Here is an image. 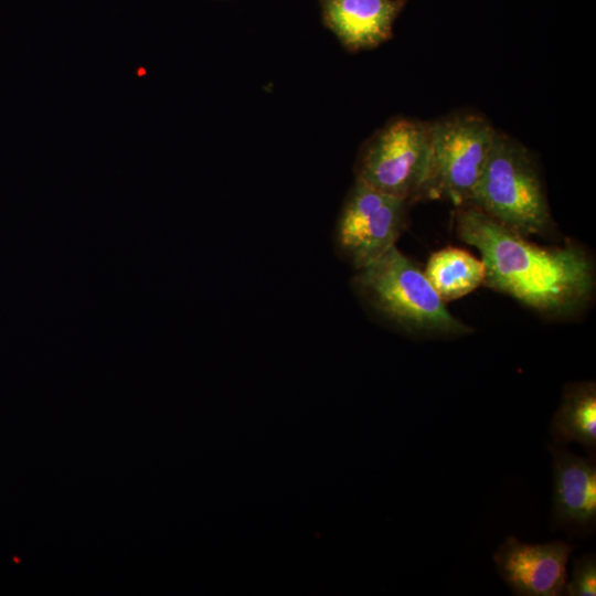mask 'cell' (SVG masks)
Here are the masks:
<instances>
[{
    "mask_svg": "<svg viewBox=\"0 0 596 596\" xmlns=\"http://www.w3.org/2000/svg\"><path fill=\"white\" fill-rule=\"evenodd\" d=\"M553 458L552 531L588 536L596 526L595 455L582 457L565 446H547Z\"/></svg>",
    "mask_w": 596,
    "mask_h": 596,
    "instance_id": "ba28073f",
    "label": "cell"
},
{
    "mask_svg": "<svg viewBox=\"0 0 596 596\" xmlns=\"http://www.w3.org/2000/svg\"><path fill=\"white\" fill-rule=\"evenodd\" d=\"M424 273L444 301L458 299L485 281L482 260L461 248L433 253Z\"/></svg>",
    "mask_w": 596,
    "mask_h": 596,
    "instance_id": "8fae6325",
    "label": "cell"
},
{
    "mask_svg": "<svg viewBox=\"0 0 596 596\" xmlns=\"http://www.w3.org/2000/svg\"><path fill=\"white\" fill-rule=\"evenodd\" d=\"M456 230L479 251L483 284L493 290L553 316L573 313L592 298L594 265L579 246H539L469 204L459 209Z\"/></svg>",
    "mask_w": 596,
    "mask_h": 596,
    "instance_id": "6da1fadb",
    "label": "cell"
},
{
    "mask_svg": "<svg viewBox=\"0 0 596 596\" xmlns=\"http://www.w3.org/2000/svg\"><path fill=\"white\" fill-rule=\"evenodd\" d=\"M323 20L352 50L373 47L387 40L403 0H320Z\"/></svg>",
    "mask_w": 596,
    "mask_h": 596,
    "instance_id": "9c48e42d",
    "label": "cell"
},
{
    "mask_svg": "<svg viewBox=\"0 0 596 596\" xmlns=\"http://www.w3.org/2000/svg\"><path fill=\"white\" fill-rule=\"evenodd\" d=\"M564 594L568 596L596 595V556L584 554L574 560L572 579L566 582Z\"/></svg>",
    "mask_w": 596,
    "mask_h": 596,
    "instance_id": "7c38bea8",
    "label": "cell"
},
{
    "mask_svg": "<svg viewBox=\"0 0 596 596\" xmlns=\"http://www.w3.org/2000/svg\"><path fill=\"white\" fill-rule=\"evenodd\" d=\"M407 201L356 180L338 219V253L354 269L362 268L395 245L406 222Z\"/></svg>",
    "mask_w": 596,
    "mask_h": 596,
    "instance_id": "8992f818",
    "label": "cell"
},
{
    "mask_svg": "<svg viewBox=\"0 0 596 596\" xmlns=\"http://www.w3.org/2000/svg\"><path fill=\"white\" fill-rule=\"evenodd\" d=\"M550 434L553 445L578 443L590 454L596 449V385L594 382L567 384Z\"/></svg>",
    "mask_w": 596,
    "mask_h": 596,
    "instance_id": "30bf717a",
    "label": "cell"
},
{
    "mask_svg": "<svg viewBox=\"0 0 596 596\" xmlns=\"http://www.w3.org/2000/svg\"><path fill=\"white\" fill-rule=\"evenodd\" d=\"M496 130L477 115H458L430 125L432 162L425 193L467 204L488 161Z\"/></svg>",
    "mask_w": 596,
    "mask_h": 596,
    "instance_id": "5b68a950",
    "label": "cell"
},
{
    "mask_svg": "<svg viewBox=\"0 0 596 596\" xmlns=\"http://www.w3.org/2000/svg\"><path fill=\"white\" fill-rule=\"evenodd\" d=\"M573 550L564 541L533 544L508 536L493 554V561L515 595L558 596L564 594L566 565Z\"/></svg>",
    "mask_w": 596,
    "mask_h": 596,
    "instance_id": "52a82bcc",
    "label": "cell"
},
{
    "mask_svg": "<svg viewBox=\"0 0 596 596\" xmlns=\"http://www.w3.org/2000/svg\"><path fill=\"white\" fill-rule=\"evenodd\" d=\"M430 162V125L398 119L383 128L364 149L356 180L409 201L425 193Z\"/></svg>",
    "mask_w": 596,
    "mask_h": 596,
    "instance_id": "277c9868",
    "label": "cell"
},
{
    "mask_svg": "<svg viewBox=\"0 0 596 596\" xmlns=\"http://www.w3.org/2000/svg\"><path fill=\"white\" fill-rule=\"evenodd\" d=\"M467 204L525 237L551 227L549 204L530 156L498 132Z\"/></svg>",
    "mask_w": 596,
    "mask_h": 596,
    "instance_id": "3957f363",
    "label": "cell"
},
{
    "mask_svg": "<svg viewBox=\"0 0 596 596\" xmlns=\"http://www.w3.org/2000/svg\"><path fill=\"white\" fill-rule=\"evenodd\" d=\"M351 283L372 311L403 330L439 336L470 331L449 312L425 273L395 245L355 269Z\"/></svg>",
    "mask_w": 596,
    "mask_h": 596,
    "instance_id": "7a4b0ae2",
    "label": "cell"
}]
</instances>
